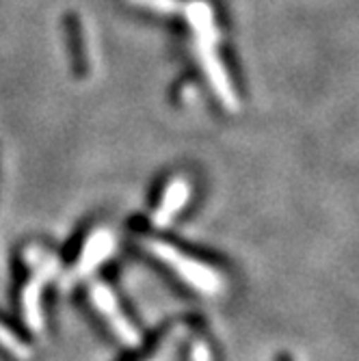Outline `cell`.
Instances as JSON below:
<instances>
[{
    "label": "cell",
    "mask_w": 359,
    "mask_h": 361,
    "mask_svg": "<svg viewBox=\"0 0 359 361\" xmlns=\"http://www.w3.org/2000/svg\"><path fill=\"white\" fill-rule=\"evenodd\" d=\"M0 348L7 350L13 359H20V361L30 359V348L3 322H0Z\"/></svg>",
    "instance_id": "obj_6"
},
{
    "label": "cell",
    "mask_w": 359,
    "mask_h": 361,
    "mask_svg": "<svg viewBox=\"0 0 359 361\" xmlns=\"http://www.w3.org/2000/svg\"><path fill=\"white\" fill-rule=\"evenodd\" d=\"M89 299L91 305L95 307V312L104 318V322L109 324V329L113 331V336L126 344V346H137L139 344V331L137 326L128 320V316L123 314L115 292L111 290V286H107L104 281H93L89 286Z\"/></svg>",
    "instance_id": "obj_3"
},
{
    "label": "cell",
    "mask_w": 359,
    "mask_h": 361,
    "mask_svg": "<svg viewBox=\"0 0 359 361\" xmlns=\"http://www.w3.org/2000/svg\"><path fill=\"white\" fill-rule=\"evenodd\" d=\"M190 200V184L184 178H174L171 182H167V186L162 188V195L156 204V210L152 212V223L156 227H165L169 225L180 212L182 208L188 204Z\"/></svg>",
    "instance_id": "obj_4"
},
{
    "label": "cell",
    "mask_w": 359,
    "mask_h": 361,
    "mask_svg": "<svg viewBox=\"0 0 359 361\" xmlns=\"http://www.w3.org/2000/svg\"><path fill=\"white\" fill-rule=\"evenodd\" d=\"M143 247L165 264L180 281H184L190 290L206 294V297H219L225 292V277L214 267L206 264V262L193 257L178 249L169 240L160 238H145Z\"/></svg>",
    "instance_id": "obj_1"
},
{
    "label": "cell",
    "mask_w": 359,
    "mask_h": 361,
    "mask_svg": "<svg viewBox=\"0 0 359 361\" xmlns=\"http://www.w3.org/2000/svg\"><path fill=\"white\" fill-rule=\"evenodd\" d=\"M24 262H26V283L22 288V316L26 324L32 331L44 329V314H42V292L46 281L54 275L59 262L56 257L42 249V247H26L24 251Z\"/></svg>",
    "instance_id": "obj_2"
},
{
    "label": "cell",
    "mask_w": 359,
    "mask_h": 361,
    "mask_svg": "<svg viewBox=\"0 0 359 361\" xmlns=\"http://www.w3.org/2000/svg\"><path fill=\"white\" fill-rule=\"evenodd\" d=\"M212 355H210V348L206 342H195L193 344V350H190V361H210Z\"/></svg>",
    "instance_id": "obj_7"
},
{
    "label": "cell",
    "mask_w": 359,
    "mask_h": 361,
    "mask_svg": "<svg viewBox=\"0 0 359 361\" xmlns=\"http://www.w3.org/2000/svg\"><path fill=\"white\" fill-rule=\"evenodd\" d=\"M113 249H115V238L109 229H95V232H91L76 257L74 275L80 277L97 269L113 253Z\"/></svg>",
    "instance_id": "obj_5"
}]
</instances>
